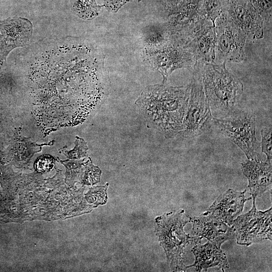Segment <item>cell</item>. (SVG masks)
I'll use <instances>...</instances> for the list:
<instances>
[{"instance_id":"3","label":"cell","mask_w":272,"mask_h":272,"mask_svg":"<svg viewBox=\"0 0 272 272\" xmlns=\"http://www.w3.org/2000/svg\"><path fill=\"white\" fill-rule=\"evenodd\" d=\"M156 235L166 255L168 263L172 271H182L187 268L183 255L186 247L201 241L202 238L190 236L185 233L184 227L190 222V217L183 210L170 212L157 217Z\"/></svg>"},{"instance_id":"20","label":"cell","mask_w":272,"mask_h":272,"mask_svg":"<svg viewBox=\"0 0 272 272\" xmlns=\"http://www.w3.org/2000/svg\"><path fill=\"white\" fill-rule=\"evenodd\" d=\"M56 160L62 164L66 168V182L73 185L76 182L81 183L82 178L84 171V159L80 160H65L62 161L58 158Z\"/></svg>"},{"instance_id":"1","label":"cell","mask_w":272,"mask_h":272,"mask_svg":"<svg viewBox=\"0 0 272 272\" xmlns=\"http://www.w3.org/2000/svg\"><path fill=\"white\" fill-rule=\"evenodd\" d=\"M100 56L88 55L67 71L33 74V115L44 137L84 122L101 100Z\"/></svg>"},{"instance_id":"4","label":"cell","mask_w":272,"mask_h":272,"mask_svg":"<svg viewBox=\"0 0 272 272\" xmlns=\"http://www.w3.org/2000/svg\"><path fill=\"white\" fill-rule=\"evenodd\" d=\"M226 61L204 63L202 84L210 108L227 114L234 109L243 91V85L228 72Z\"/></svg>"},{"instance_id":"19","label":"cell","mask_w":272,"mask_h":272,"mask_svg":"<svg viewBox=\"0 0 272 272\" xmlns=\"http://www.w3.org/2000/svg\"><path fill=\"white\" fill-rule=\"evenodd\" d=\"M71 5L75 14L85 20L96 17L103 6L98 5L96 0H71Z\"/></svg>"},{"instance_id":"22","label":"cell","mask_w":272,"mask_h":272,"mask_svg":"<svg viewBox=\"0 0 272 272\" xmlns=\"http://www.w3.org/2000/svg\"><path fill=\"white\" fill-rule=\"evenodd\" d=\"M84 165V171L81 183L84 185H93L99 182L101 171L98 167L93 165L89 157Z\"/></svg>"},{"instance_id":"6","label":"cell","mask_w":272,"mask_h":272,"mask_svg":"<svg viewBox=\"0 0 272 272\" xmlns=\"http://www.w3.org/2000/svg\"><path fill=\"white\" fill-rule=\"evenodd\" d=\"M144 54L151 69L161 74L163 84L175 70L184 68L191 72L196 63L184 40L173 35L163 45H149L145 48Z\"/></svg>"},{"instance_id":"14","label":"cell","mask_w":272,"mask_h":272,"mask_svg":"<svg viewBox=\"0 0 272 272\" xmlns=\"http://www.w3.org/2000/svg\"><path fill=\"white\" fill-rule=\"evenodd\" d=\"M190 222L193 236L207 238L218 248L224 242L235 237L232 227L207 212L200 216L190 217Z\"/></svg>"},{"instance_id":"15","label":"cell","mask_w":272,"mask_h":272,"mask_svg":"<svg viewBox=\"0 0 272 272\" xmlns=\"http://www.w3.org/2000/svg\"><path fill=\"white\" fill-rule=\"evenodd\" d=\"M246 190L239 192L228 189L215 200L207 212L232 226L233 221L242 212L245 202L251 198H246Z\"/></svg>"},{"instance_id":"16","label":"cell","mask_w":272,"mask_h":272,"mask_svg":"<svg viewBox=\"0 0 272 272\" xmlns=\"http://www.w3.org/2000/svg\"><path fill=\"white\" fill-rule=\"evenodd\" d=\"M242 170L248 180L252 197L261 196L271 185V163L261 160H249L242 164Z\"/></svg>"},{"instance_id":"13","label":"cell","mask_w":272,"mask_h":272,"mask_svg":"<svg viewBox=\"0 0 272 272\" xmlns=\"http://www.w3.org/2000/svg\"><path fill=\"white\" fill-rule=\"evenodd\" d=\"M32 31V24L26 18L14 17L0 21V63L5 61L13 49L25 45Z\"/></svg>"},{"instance_id":"17","label":"cell","mask_w":272,"mask_h":272,"mask_svg":"<svg viewBox=\"0 0 272 272\" xmlns=\"http://www.w3.org/2000/svg\"><path fill=\"white\" fill-rule=\"evenodd\" d=\"M191 251L195 256V262L186 266L187 268L194 266L196 271H200L202 269L207 271L210 267L218 266L224 271L229 267L225 253L210 241L205 244H201L200 242L196 243Z\"/></svg>"},{"instance_id":"25","label":"cell","mask_w":272,"mask_h":272,"mask_svg":"<svg viewBox=\"0 0 272 272\" xmlns=\"http://www.w3.org/2000/svg\"><path fill=\"white\" fill-rule=\"evenodd\" d=\"M251 3L263 20L271 26V0H251Z\"/></svg>"},{"instance_id":"7","label":"cell","mask_w":272,"mask_h":272,"mask_svg":"<svg viewBox=\"0 0 272 272\" xmlns=\"http://www.w3.org/2000/svg\"><path fill=\"white\" fill-rule=\"evenodd\" d=\"M226 115L223 119L214 118L213 124L242 150L248 160H261L254 115L234 109Z\"/></svg>"},{"instance_id":"23","label":"cell","mask_w":272,"mask_h":272,"mask_svg":"<svg viewBox=\"0 0 272 272\" xmlns=\"http://www.w3.org/2000/svg\"><path fill=\"white\" fill-rule=\"evenodd\" d=\"M88 147L83 139L76 137L74 148L70 151L66 149V147L59 150V153L65 155L71 160H78L82 158L88 157Z\"/></svg>"},{"instance_id":"24","label":"cell","mask_w":272,"mask_h":272,"mask_svg":"<svg viewBox=\"0 0 272 272\" xmlns=\"http://www.w3.org/2000/svg\"><path fill=\"white\" fill-rule=\"evenodd\" d=\"M108 183L104 186H94L90 189L86 195V198L89 202L92 203L96 206L99 205H104L107 199V189Z\"/></svg>"},{"instance_id":"28","label":"cell","mask_w":272,"mask_h":272,"mask_svg":"<svg viewBox=\"0 0 272 272\" xmlns=\"http://www.w3.org/2000/svg\"><path fill=\"white\" fill-rule=\"evenodd\" d=\"M132 0H103V6L111 12L116 13L124 5Z\"/></svg>"},{"instance_id":"9","label":"cell","mask_w":272,"mask_h":272,"mask_svg":"<svg viewBox=\"0 0 272 272\" xmlns=\"http://www.w3.org/2000/svg\"><path fill=\"white\" fill-rule=\"evenodd\" d=\"M164 23L172 35L183 38L207 18L203 0H161Z\"/></svg>"},{"instance_id":"2","label":"cell","mask_w":272,"mask_h":272,"mask_svg":"<svg viewBox=\"0 0 272 272\" xmlns=\"http://www.w3.org/2000/svg\"><path fill=\"white\" fill-rule=\"evenodd\" d=\"M189 85L147 86L135 101L151 126L166 138L180 134L187 110Z\"/></svg>"},{"instance_id":"8","label":"cell","mask_w":272,"mask_h":272,"mask_svg":"<svg viewBox=\"0 0 272 272\" xmlns=\"http://www.w3.org/2000/svg\"><path fill=\"white\" fill-rule=\"evenodd\" d=\"M215 33L214 62H240L245 58V34L236 25L227 12H224L214 23Z\"/></svg>"},{"instance_id":"21","label":"cell","mask_w":272,"mask_h":272,"mask_svg":"<svg viewBox=\"0 0 272 272\" xmlns=\"http://www.w3.org/2000/svg\"><path fill=\"white\" fill-rule=\"evenodd\" d=\"M229 1L203 0L206 17L212 22L214 25L216 19L226 11Z\"/></svg>"},{"instance_id":"26","label":"cell","mask_w":272,"mask_h":272,"mask_svg":"<svg viewBox=\"0 0 272 272\" xmlns=\"http://www.w3.org/2000/svg\"><path fill=\"white\" fill-rule=\"evenodd\" d=\"M261 150L267 156V161L271 163V128L263 127L261 131Z\"/></svg>"},{"instance_id":"10","label":"cell","mask_w":272,"mask_h":272,"mask_svg":"<svg viewBox=\"0 0 272 272\" xmlns=\"http://www.w3.org/2000/svg\"><path fill=\"white\" fill-rule=\"evenodd\" d=\"M253 198L251 210L238 216L233 222L237 243L239 245L249 246L266 239L271 240V208L264 212L258 211L255 198Z\"/></svg>"},{"instance_id":"27","label":"cell","mask_w":272,"mask_h":272,"mask_svg":"<svg viewBox=\"0 0 272 272\" xmlns=\"http://www.w3.org/2000/svg\"><path fill=\"white\" fill-rule=\"evenodd\" d=\"M54 158L50 155H43L38 158L34 164L35 170L40 173L48 172L54 166Z\"/></svg>"},{"instance_id":"5","label":"cell","mask_w":272,"mask_h":272,"mask_svg":"<svg viewBox=\"0 0 272 272\" xmlns=\"http://www.w3.org/2000/svg\"><path fill=\"white\" fill-rule=\"evenodd\" d=\"M203 64L202 62H196L191 71L189 99L180 133L186 138H192L205 133L213 124L214 117L203 87Z\"/></svg>"},{"instance_id":"12","label":"cell","mask_w":272,"mask_h":272,"mask_svg":"<svg viewBox=\"0 0 272 272\" xmlns=\"http://www.w3.org/2000/svg\"><path fill=\"white\" fill-rule=\"evenodd\" d=\"M182 39L192 53L196 62H214L215 26L207 18L200 21Z\"/></svg>"},{"instance_id":"11","label":"cell","mask_w":272,"mask_h":272,"mask_svg":"<svg viewBox=\"0 0 272 272\" xmlns=\"http://www.w3.org/2000/svg\"><path fill=\"white\" fill-rule=\"evenodd\" d=\"M226 12L247 39L254 41L263 38L264 22L251 0H229Z\"/></svg>"},{"instance_id":"18","label":"cell","mask_w":272,"mask_h":272,"mask_svg":"<svg viewBox=\"0 0 272 272\" xmlns=\"http://www.w3.org/2000/svg\"><path fill=\"white\" fill-rule=\"evenodd\" d=\"M20 127L15 132L8 153L12 161L19 166H23L28 163L33 155L41 151L45 146H51L54 141L47 143L38 144L33 142L30 138H26L21 134Z\"/></svg>"}]
</instances>
